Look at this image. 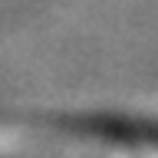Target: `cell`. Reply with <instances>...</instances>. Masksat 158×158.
Segmentation results:
<instances>
[{
	"instance_id": "obj_1",
	"label": "cell",
	"mask_w": 158,
	"mask_h": 158,
	"mask_svg": "<svg viewBox=\"0 0 158 158\" xmlns=\"http://www.w3.org/2000/svg\"><path fill=\"white\" fill-rule=\"evenodd\" d=\"M53 128L79 138H96L109 145L158 148V118L118 115V112H86V115H59L49 122Z\"/></svg>"
}]
</instances>
